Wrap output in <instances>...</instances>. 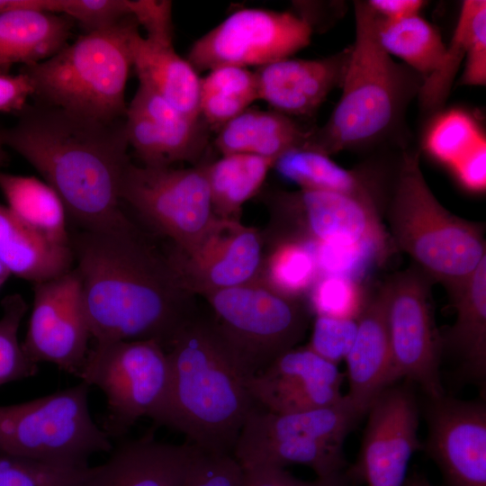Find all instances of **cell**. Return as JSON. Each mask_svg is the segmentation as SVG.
Instances as JSON below:
<instances>
[{"label":"cell","instance_id":"8d00e7d4","mask_svg":"<svg viewBox=\"0 0 486 486\" xmlns=\"http://www.w3.org/2000/svg\"><path fill=\"white\" fill-rule=\"evenodd\" d=\"M485 139L475 118L466 111L451 109L436 113L424 136L426 151L449 168Z\"/></svg>","mask_w":486,"mask_h":486},{"label":"cell","instance_id":"60d3db41","mask_svg":"<svg viewBox=\"0 0 486 486\" xmlns=\"http://www.w3.org/2000/svg\"><path fill=\"white\" fill-rule=\"evenodd\" d=\"M320 275H339L359 282L385 249V241L355 245L311 244Z\"/></svg>","mask_w":486,"mask_h":486},{"label":"cell","instance_id":"e0dca14e","mask_svg":"<svg viewBox=\"0 0 486 486\" xmlns=\"http://www.w3.org/2000/svg\"><path fill=\"white\" fill-rule=\"evenodd\" d=\"M425 450L446 486H486V407L443 395L426 409Z\"/></svg>","mask_w":486,"mask_h":486},{"label":"cell","instance_id":"9a60e30c","mask_svg":"<svg viewBox=\"0 0 486 486\" xmlns=\"http://www.w3.org/2000/svg\"><path fill=\"white\" fill-rule=\"evenodd\" d=\"M264 248L257 229L216 216L189 248L166 253L184 288L202 297L256 280Z\"/></svg>","mask_w":486,"mask_h":486},{"label":"cell","instance_id":"836d02e7","mask_svg":"<svg viewBox=\"0 0 486 486\" xmlns=\"http://www.w3.org/2000/svg\"><path fill=\"white\" fill-rule=\"evenodd\" d=\"M258 99L255 71L221 66L200 78L199 110L210 128L218 130Z\"/></svg>","mask_w":486,"mask_h":486},{"label":"cell","instance_id":"7dc6e473","mask_svg":"<svg viewBox=\"0 0 486 486\" xmlns=\"http://www.w3.org/2000/svg\"><path fill=\"white\" fill-rule=\"evenodd\" d=\"M463 187L471 192H482L486 187V141L481 140L451 167Z\"/></svg>","mask_w":486,"mask_h":486},{"label":"cell","instance_id":"7402d4cb","mask_svg":"<svg viewBox=\"0 0 486 486\" xmlns=\"http://www.w3.org/2000/svg\"><path fill=\"white\" fill-rule=\"evenodd\" d=\"M345 361L349 387L346 395L364 416L394 382L382 289L357 319L356 336Z\"/></svg>","mask_w":486,"mask_h":486},{"label":"cell","instance_id":"db71d44e","mask_svg":"<svg viewBox=\"0 0 486 486\" xmlns=\"http://www.w3.org/2000/svg\"><path fill=\"white\" fill-rule=\"evenodd\" d=\"M4 145L3 144L1 139H0V166H2L7 159V154L4 150Z\"/></svg>","mask_w":486,"mask_h":486},{"label":"cell","instance_id":"8992f818","mask_svg":"<svg viewBox=\"0 0 486 486\" xmlns=\"http://www.w3.org/2000/svg\"><path fill=\"white\" fill-rule=\"evenodd\" d=\"M389 221L397 245L451 295L463 288L486 256L482 229L440 204L423 176L418 154L403 156Z\"/></svg>","mask_w":486,"mask_h":486},{"label":"cell","instance_id":"4316f807","mask_svg":"<svg viewBox=\"0 0 486 486\" xmlns=\"http://www.w3.org/2000/svg\"><path fill=\"white\" fill-rule=\"evenodd\" d=\"M73 21L38 10H16L0 15V59L11 66L43 61L63 49Z\"/></svg>","mask_w":486,"mask_h":486},{"label":"cell","instance_id":"d6a6232c","mask_svg":"<svg viewBox=\"0 0 486 486\" xmlns=\"http://www.w3.org/2000/svg\"><path fill=\"white\" fill-rule=\"evenodd\" d=\"M376 32L382 49L423 79L438 67L446 48L436 29L419 14L396 21L376 14Z\"/></svg>","mask_w":486,"mask_h":486},{"label":"cell","instance_id":"b9f144b4","mask_svg":"<svg viewBox=\"0 0 486 486\" xmlns=\"http://www.w3.org/2000/svg\"><path fill=\"white\" fill-rule=\"evenodd\" d=\"M51 13L68 16L89 32L131 15V0H52Z\"/></svg>","mask_w":486,"mask_h":486},{"label":"cell","instance_id":"7bdbcfd3","mask_svg":"<svg viewBox=\"0 0 486 486\" xmlns=\"http://www.w3.org/2000/svg\"><path fill=\"white\" fill-rule=\"evenodd\" d=\"M242 480L243 469L232 454L196 446L182 486H241Z\"/></svg>","mask_w":486,"mask_h":486},{"label":"cell","instance_id":"5b68a950","mask_svg":"<svg viewBox=\"0 0 486 486\" xmlns=\"http://www.w3.org/2000/svg\"><path fill=\"white\" fill-rule=\"evenodd\" d=\"M139 23L86 32L50 58L24 66L36 102L102 121L125 118V88L132 67L130 43Z\"/></svg>","mask_w":486,"mask_h":486},{"label":"cell","instance_id":"1f68e13d","mask_svg":"<svg viewBox=\"0 0 486 486\" xmlns=\"http://www.w3.org/2000/svg\"><path fill=\"white\" fill-rule=\"evenodd\" d=\"M280 176L302 189L340 193L374 201L368 182L346 169L329 156L307 148H294L276 159L273 166Z\"/></svg>","mask_w":486,"mask_h":486},{"label":"cell","instance_id":"83f0119b","mask_svg":"<svg viewBox=\"0 0 486 486\" xmlns=\"http://www.w3.org/2000/svg\"><path fill=\"white\" fill-rule=\"evenodd\" d=\"M452 298L456 320L441 346L461 361L466 374L482 380L486 374V256Z\"/></svg>","mask_w":486,"mask_h":486},{"label":"cell","instance_id":"9c48e42d","mask_svg":"<svg viewBox=\"0 0 486 486\" xmlns=\"http://www.w3.org/2000/svg\"><path fill=\"white\" fill-rule=\"evenodd\" d=\"M105 395L109 436H122L141 418L159 424L167 402V351L154 340L95 343L77 375Z\"/></svg>","mask_w":486,"mask_h":486},{"label":"cell","instance_id":"f35d334b","mask_svg":"<svg viewBox=\"0 0 486 486\" xmlns=\"http://www.w3.org/2000/svg\"><path fill=\"white\" fill-rule=\"evenodd\" d=\"M316 316L357 320L367 302L359 282L339 275L321 274L309 292Z\"/></svg>","mask_w":486,"mask_h":486},{"label":"cell","instance_id":"ac0fdd59","mask_svg":"<svg viewBox=\"0 0 486 486\" xmlns=\"http://www.w3.org/2000/svg\"><path fill=\"white\" fill-rule=\"evenodd\" d=\"M125 128L129 147L148 166L194 162L208 140L209 127L202 119L187 117L140 84L127 107Z\"/></svg>","mask_w":486,"mask_h":486},{"label":"cell","instance_id":"bcb514c9","mask_svg":"<svg viewBox=\"0 0 486 486\" xmlns=\"http://www.w3.org/2000/svg\"><path fill=\"white\" fill-rule=\"evenodd\" d=\"M131 15L144 27L146 37L173 39L172 4L170 1L133 0Z\"/></svg>","mask_w":486,"mask_h":486},{"label":"cell","instance_id":"74e56055","mask_svg":"<svg viewBox=\"0 0 486 486\" xmlns=\"http://www.w3.org/2000/svg\"><path fill=\"white\" fill-rule=\"evenodd\" d=\"M0 386L36 374L38 364L24 353L18 332L28 305L21 294L7 295L1 302Z\"/></svg>","mask_w":486,"mask_h":486},{"label":"cell","instance_id":"816d5d0a","mask_svg":"<svg viewBox=\"0 0 486 486\" xmlns=\"http://www.w3.org/2000/svg\"><path fill=\"white\" fill-rule=\"evenodd\" d=\"M404 486H434L425 477L419 475H413L408 477Z\"/></svg>","mask_w":486,"mask_h":486},{"label":"cell","instance_id":"484cf974","mask_svg":"<svg viewBox=\"0 0 486 486\" xmlns=\"http://www.w3.org/2000/svg\"><path fill=\"white\" fill-rule=\"evenodd\" d=\"M310 133L283 113L247 109L219 130L214 144L222 155L250 154L276 161L303 148Z\"/></svg>","mask_w":486,"mask_h":486},{"label":"cell","instance_id":"f907efd6","mask_svg":"<svg viewBox=\"0 0 486 486\" xmlns=\"http://www.w3.org/2000/svg\"><path fill=\"white\" fill-rule=\"evenodd\" d=\"M52 0H0V15L16 10H38L50 13Z\"/></svg>","mask_w":486,"mask_h":486},{"label":"cell","instance_id":"d6986e66","mask_svg":"<svg viewBox=\"0 0 486 486\" xmlns=\"http://www.w3.org/2000/svg\"><path fill=\"white\" fill-rule=\"evenodd\" d=\"M337 364L306 346H295L246 380L256 402L274 413L310 410L342 399Z\"/></svg>","mask_w":486,"mask_h":486},{"label":"cell","instance_id":"e575fe53","mask_svg":"<svg viewBox=\"0 0 486 486\" xmlns=\"http://www.w3.org/2000/svg\"><path fill=\"white\" fill-rule=\"evenodd\" d=\"M267 244L256 280L284 296L299 300L320 276L312 245L292 238Z\"/></svg>","mask_w":486,"mask_h":486},{"label":"cell","instance_id":"ee69618b","mask_svg":"<svg viewBox=\"0 0 486 486\" xmlns=\"http://www.w3.org/2000/svg\"><path fill=\"white\" fill-rule=\"evenodd\" d=\"M356 332L357 320L316 316L307 346L338 365L347 356Z\"/></svg>","mask_w":486,"mask_h":486},{"label":"cell","instance_id":"277c9868","mask_svg":"<svg viewBox=\"0 0 486 486\" xmlns=\"http://www.w3.org/2000/svg\"><path fill=\"white\" fill-rule=\"evenodd\" d=\"M356 40L341 97L328 122L310 130L302 148L325 155L364 148L389 137L418 95L423 77L397 63L381 46L376 14L367 2H355Z\"/></svg>","mask_w":486,"mask_h":486},{"label":"cell","instance_id":"681fc988","mask_svg":"<svg viewBox=\"0 0 486 486\" xmlns=\"http://www.w3.org/2000/svg\"><path fill=\"white\" fill-rule=\"evenodd\" d=\"M367 4L379 17L388 21H396L419 14L425 2L421 0H371Z\"/></svg>","mask_w":486,"mask_h":486},{"label":"cell","instance_id":"5bb4252c","mask_svg":"<svg viewBox=\"0 0 486 486\" xmlns=\"http://www.w3.org/2000/svg\"><path fill=\"white\" fill-rule=\"evenodd\" d=\"M91 338L78 274L69 272L34 284L33 303L22 346L32 362H48L78 375Z\"/></svg>","mask_w":486,"mask_h":486},{"label":"cell","instance_id":"8fae6325","mask_svg":"<svg viewBox=\"0 0 486 486\" xmlns=\"http://www.w3.org/2000/svg\"><path fill=\"white\" fill-rule=\"evenodd\" d=\"M269 227L264 242L282 238L310 244L384 241L374 201L312 189L277 191L266 197Z\"/></svg>","mask_w":486,"mask_h":486},{"label":"cell","instance_id":"6da1fadb","mask_svg":"<svg viewBox=\"0 0 486 486\" xmlns=\"http://www.w3.org/2000/svg\"><path fill=\"white\" fill-rule=\"evenodd\" d=\"M95 343L154 340L166 351L197 312L167 253L134 227L84 230L70 242Z\"/></svg>","mask_w":486,"mask_h":486},{"label":"cell","instance_id":"f546056e","mask_svg":"<svg viewBox=\"0 0 486 486\" xmlns=\"http://www.w3.org/2000/svg\"><path fill=\"white\" fill-rule=\"evenodd\" d=\"M275 160L250 154H229L204 164L214 214L239 220L243 205L262 187Z\"/></svg>","mask_w":486,"mask_h":486},{"label":"cell","instance_id":"4dcf8cb0","mask_svg":"<svg viewBox=\"0 0 486 486\" xmlns=\"http://www.w3.org/2000/svg\"><path fill=\"white\" fill-rule=\"evenodd\" d=\"M0 190L7 208L22 221L54 242L70 245L66 209L46 182L0 172Z\"/></svg>","mask_w":486,"mask_h":486},{"label":"cell","instance_id":"d590c367","mask_svg":"<svg viewBox=\"0 0 486 486\" xmlns=\"http://www.w3.org/2000/svg\"><path fill=\"white\" fill-rule=\"evenodd\" d=\"M477 3L478 0L463 2L453 37L438 67L423 79L418 97L426 113L440 112L451 91L454 79L465 58Z\"/></svg>","mask_w":486,"mask_h":486},{"label":"cell","instance_id":"ba28073f","mask_svg":"<svg viewBox=\"0 0 486 486\" xmlns=\"http://www.w3.org/2000/svg\"><path fill=\"white\" fill-rule=\"evenodd\" d=\"M202 298L247 379L295 347L308 328L309 315L299 300L284 296L258 280Z\"/></svg>","mask_w":486,"mask_h":486},{"label":"cell","instance_id":"603a6c76","mask_svg":"<svg viewBox=\"0 0 486 486\" xmlns=\"http://www.w3.org/2000/svg\"><path fill=\"white\" fill-rule=\"evenodd\" d=\"M363 416L346 395L331 405L292 413H274L256 404L248 415L236 444L308 437L343 446Z\"/></svg>","mask_w":486,"mask_h":486},{"label":"cell","instance_id":"d4e9b609","mask_svg":"<svg viewBox=\"0 0 486 486\" xmlns=\"http://www.w3.org/2000/svg\"><path fill=\"white\" fill-rule=\"evenodd\" d=\"M73 260L70 245L49 239L0 203V262L11 274L34 284L69 272Z\"/></svg>","mask_w":486,"mask_h":486},{"label":"cell","instance_id":"ab89813d","mask_svg":"<svg viewBox=\"0 0 486 486\" xmlns=\"http://www.w3.org/2000/svg\"><path fill=\"white\" fill-rule=\"evenodd\" d=\"M88 468L0 454V486H78Z\"/></svg>","mask_w":486,"mask_h":486},{"label":"cell","instance_id":"3957f363","mask_svg":"<svg viewBox=\"0 0 486 486\" xmlns=\"http://www.w3.org/2000/svg\"><path fill=\"white\" fill-rule=\"evenodd\" d=\"M170 386L160 425L211 453L232 454L256 405L233 349L211 313L198 310L167 350Z\"/></svg>","mask_w":486,"mask_h":486},{"label":"cell","instance_id":"c3c4849f","mask_svg":"<svg viewBox=\"0 0 486 486\" xmlns=\"http://www.w3.org/2000/svg\"><path fill=\"white\" fill-rule=\"evenodd\" d=\"M32 95V86L22 72L9 75L0 70V112H20Z\"/></svg>","mask_w":486,"mask_h":486},{"label":"cell","instance_id":"4fadbf2b","mask_svg":"<svg viewBox=\"0 0 486 486\" xmlns=\"http://www.w3.org/2000/svg\"><path fill=\"white\" fill-rule=\"evenodd\" d=\"M425 278L407 271L382 287L392 356L393 381L406 378L428 399L444 394L439 373L441 342L436 334Z\"/></svg>","mask_w":486,"mask_h":486},{"label":"cell","instance_id":"ffe728a7","mask_svg":"<svg viewBox=\"0 0 486 486\" xmlns=\"http://www.w3.org/2000/svg\"><path fill=\"white\" fill-rule=\"evenodd\" d=\"M351 47L318 59L283 58L256 71L258 99L284 115H307L342 86Z\"/></svg>","mask_w":486,"mask_h":486},{"label":"cell","instance_id":"44dd1931","mask_svg":"<svg viewBox=\"0 0 486 486\" xmlns=\"http://www.w3.org/2000/svg\"><path fill=\"white\" fill-rule=\"evenodd\" d=\"M196 446L151 437L124 442L88 468L78 486H182Z\"/></svg>","mask_w":486,"mask_h":486},{"label":"cell","instance_id":"7c38bea8","mask_svg":"<svg viewBox=\"0 0 486 486\" xmlns=\"http://www.w3.org/2000/svg\"><path fill=\"white\" fill-rule=\"evenodd\" d=\"M311 34V25L301 15L243 8L194 41L187 60L197 72L221 66L260 68L305 48Z\"/></svg>","mask_w":486,"mask_h":486},{"label":"cell","instance_id":"2e32d148","mask_svg":"<svg viewBox=\"0 0 486 486\" xmlns=\"http://www.w3.org/2000/svg\"><path fill=\"white\" fill-rule=\"evenodd\" d=\"M355 476L367 486H404L412 455L421 446L418 410L404 387L387 388L369 408Z\"/></svg>","mask_w":486,"mask_h":486},{"label":"cell","instance_id":"f1b7e54d","mask_svg":"<svg viewBox=\"0 0 486 486\" xmlns=\"http://www.w3.org/2000/svg\"><path fill=\"white\" fill-rule=\"evenodd\" d=\"M342 447L308 437H283L236 444L232 454L243 469L302 464L310 468L318 479H327L341 474L345 465Z\"/></svg>","mask_w":486,"mask_h":486},{"label":"cell","instance_id":"7a4b0ae2","mask_svg":"<svg viewBox=\"0 0 486 486\" xmlns=\"http://www.w3.org/2000/svg\"><path fill=\"white\" fill-rule=\"evenodd\" d=\"M4 146L26 159L84 230L113 231L132 222L121 189L130 163L125 118L102 121L36 102L0 130Z\"/></svg>","mask_w":486,"mask_h":486},{"label":"cell","instance_id":"11a10c76","mask_svg":"<svg viewBox=\"0 0 486 486\" xmlns=\"http://www.w3.org/2000/svg\"><path fill=\"white\" fill-rule=\"evenodd\" d=\"M10 66L8 64H6L4 61H3L2 59H0V70L2 71H5L7 68H9Z\"/></svg>","mask_w":486,"mask_h":486},{"label":"cell","instance_id":"f5cc1de1","mask_svg":"<svg viewBox=\"0 0 486 486\" xmlns=\"http://www.w3.org/2000/svg\"><path fill=\"white\" fill-rule=\"evenodd\" d=\"M11 275L8 269L0 262V288Z\"/></svg>","mask_w":486,"mask_h":486},{"label":"cell","instance_id":"30bf717a","mask_svg":"<svg viewBox=\"0 0 486 486\" xmlns=\"http://www.w3.org/2000/svg\"><path fill=\"white\" fill-rule=\"evenodd\" d=\"M122 202L155 232L183 250L193 245L215 219L203 165L176 168L130 163Z\"/></svg>","mask_w":486,"mask_h":486},{"label":"cell","instance_id":"cb8c5ba5","mask_svg":"<svg viewBox=\"0 0 486 486\" xmlns=\"http://www.w3.org/2000/svg\"><path fill=\"white\" fill-rule=\"evenodd\" d=\"M130 49L132 67L140 85L156 92L187 117L202 119L201 77L191 63L176 53L172 39L143 37L137 32Z\"/></svg>","mask_w":486,"mask_h":486},{"label":"cell","instance_id":"52a82bcc","mask_svg":"<svg viewBox=\"0 0 486 486\" xmlns=\"http://www.w3.org/2000/svg\"><path fill=\"white\" fill-rule=\"evenodd\" d=\"M89 390L81 381L47 396L1 406L0 454L86 468L92 455L110 453V436L90 413Z\"/></svg>","mask_w":486,"mask_h":486},{"label":"cell","instance_id":"f6af8a7d","mask_svg":"<svg viewBox=\"0 0 486 486\" xmlns=\"http://www.w3.org/2000/svg\"><path fill=\"white\" fill-rule=\"evenodd\" d=\"M461 84L485 86L486 83V1L478 0L464 58Z\"/></svg>","mask_w":486,"mask_h":486}]
</instances>
